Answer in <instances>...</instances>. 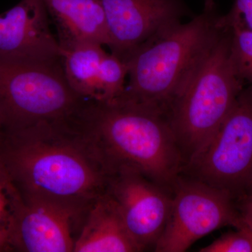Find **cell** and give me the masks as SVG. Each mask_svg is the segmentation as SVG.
Masks as SVG:
<instances>
[{"instance_id": "obj_11", "label": "cell", "mask_w": 252, "mask_h": 252, "mask_svg": "<svg viewBox=\"0 0 252 252\" xmlns=\"http://www.w3.org/2000/svg\"><path fill=\"white\" fill-rule=\"evenodd\" d=\"M42 0H21L0 15V58L38 63L62 61Z\"/></svg>"}, {"instance_id": "obj_6", "label": "cell", "mask_w": 252, "mask_h": 252, "mask_svg": "<svg viewBox=\"0 0 252 252\" xmlns=\"http://www.w3.org/2000/svg\"><path fill=\"white\" fill-rule=\"evenodd\" d=\"M189 177L246 195L252 184V90L244 88L228 117L203 150L184 167Z\"/></svg>"}, {"instance_id": "obj_20", "label": "cell", "mask_w": 252, "mask_h": 252, "mask_svg": "<svg viewBox=\"0 0 252 252\" xmlns=\"http://www.w3.org/2000/svg\"><path fill=\"white\" fill-rule=\"evenodd\" d=\"M205 2V11H212V10L216 9V5H215V0H204Z\"/></svg>"}, {"instance_id": "obj_9", "label": "cell", "mask_w": 252, "mask_h": 252, "mask_svg": "<svg viewBox=\"0 0 252 252\" xmlns=\"http://www.w3.org/2000/svg\"><path fill=\"white\" fill-rule=\"evenodd\" d=\"M105 15L111 53L124 61L137 47L182 23L183 0H97Z\"/></svg>"}, {"instance_id": "obj_3", "label": "cell", "mask_w": 252, "mask_h": 252, "mask_svg": "<svg viewBox=\"0 0 252 252\" xmlns=\"http://www.w3.org/2000/svg\"><path fill=\"white\" fill-rule=\"evenodd\" d=\"M216 9L180 23L134 50L125 60L129 81L119 100L167 115L172 104L223 31Z\"/></svg>"}, {"instance_id": "obj_2", "label": "cell", "mask_w": 252, "mask_h": 252, "mask_svg": "<svg viewBox=\"0 0 252 252\" xmlns=\"http://www.w3.org/2000/svg\"><path fill=\"white\" fill-rule=\"evenodd\" d=\"M77 122L111 175L132 170L172 191L185 163L165 114L117 99L89 101Z\"/></svg>"}, {"instance_id": "obj_22", "label": "cell", "mask_w": 252, "mask_h": 252, "mask_svg": "<svg viewBox=\"0 0 252 252\" xmlns=\"http://www.w3.org/2000/svg\"><path fill=\"white\" fill-rule=\"evenodd\" d=\"M1 130H2V126H1V119H0V133H1Z\"/></svg>"}, {"instance_id": "obj_21", "label": "cell", "mask_w": 252, "mask_h": 252, "mask_svg": "<svg viewBox=\"0 0 252 252\" xmlns=\"http://www.w3.org/2000/svg\"><path fill=\"white\" fill-rule=\"evenodd\" d=\"M246 195H250V196L252 197V185L250 186V189H248Z\"/></svg>"}, {"instance_id": "obj_14", "label": "cell", "mask_w": 252, "mask_h": 252, "mask_svg": "<svg viewBox=\"0 0 252 252\" xmlns=\"http://www.w3.org/2000/svg\"><path fill=\"white\" fill-rule=\"evenodd\" d=\"M106 51L102 46L82 44L64 51L63 70L68 84L86 100L99 102L102 62Z\"/></svg>"}, {"instance_id": "obj_16", "label": "cell", "mask_w": 252, "mask_h": 252, "mask_svg": "<svg viewBox=\"0 0 252 252\" xmlns=\"http://www.w3.org/2000/svg\"><path fill=\"white\" fill-rule=\"evenodd\" d=\"M230 31V53L239 77L252 90V31L240 28Z\"/></svg>"}, {"instance_id": "obj_18", "label": "cell", "mask_w": 252, "mask_h": 252, "mask_svg": "<svg viewBox=\"0 0 252 252\" xmlns=\"http://www.w3.org/2000/svg\"><path fill=\"white\" fill-rule=\"evenodd\" d=\"M220 28H240L252 31V0H235L228 14L220 16Z\"/></svg>"}, {"instance_id": "obj_15", "label": "cell", "mask_w": 252, "mask_h": 252, "mask_svg": "<svg viewBox=\"0 0 252 252\" xmlns=\"http://www.w3.org/2000/svg\"><path fill=\"white\" fill-rule=\"evenodd\" d=\"M24 200L0 162V252H13L12 240Z\"/></svg>"}, {"instance_id": "obj_1", "label": "cell", "mask_w": 252, "mask_h": 252, "mask_svg": "<svg viewBox=\"0 0 252 252\" xmlns=\"http://www.w3.org/2000/svg\"><path fill=\"white\" fill-rule=\"evenodd\" d=\"M0 162L23 199L85 214L107 193L112 177L77 119L1 131Z\"/></svg>"}, {"instance_id": "obj_13", "label": "cell", "mask_w": 252, "mask_h": 252, "mask_svg": "<svg viewBox=\"0 0 252 252\" xmlns=\"http://www.w3.org/2000/svg\"><path fill=\"white\" fill-rule=\"evenodd\" d=\"M120 212L106 193L89 209L76 239L74 252H138Z\"/></svg>"}, {"instance_id": "obj_19", "label": "cell", "mask_w": 252, "mask_h": 252, "mask_svg": "<svg viewBox=\"0 0 252 252\" xmlns=\"http://www.w3.org/2000/svg\"><path fill=\"white\" fill-rule=\"evenodd\" d=\"M240 207V216L244 223L252 229V197L245 195Z\"/></svg>"}, {"instance_id": "obj_12", "label": "cell", "mask_w": 252, "mask_h": 252, "mask_svg": "<svg viewBox=\"0 0 252 252\" xmlns=\"http://www.w3.org/2000/svg\"><path fill=\"white\" fill-rule=\"evenodd\" d=\"M63 51L87 43L108 46L105 15L97 0H42Z\"/></svg>"}, {"instance_id": "obj_4", "label": "cell", "mask_w": 252, "mask_h": 252, "mask_svg": "<svg viewBox=\"0 0 252 252\" xmlns=\"http://www.w3.org/2000/svg\"><path fill=\"white\" fill-rule=\"evenodd\" d=\"M245 85L232 61L230 30L223 28L167 113L184 167L216 134Z\"/></svg>"}, {"instance_id": "obj_10", "label": "cell", "mask_w": 252, "mask_h": 252, "mask_svg": "<svg viewBox=\"0 0 252 252\" xmlns=\"http://www.w3.org/2000/svg\"><path fill=\"white\" fill-rule=\"evenodd\" d=\"M12 240L13 252H74L86 214L61 204L23 199Z\"/></svg>"}, {"instance_id": "obj_5", "label": "cell", "mask_w": 252, "mask_h": 252, "mask_svg": "<svg viewBox=\"0 0 252 252\" xmlns=\"http://www.w3.org/2000/svg\"><path fill=\"white\" fill-rule=\"evenodd\" d=\"M88 101L68 84L62 61L38 63L0 58L1 131L72 122Z\"/></svg>"}, {"instance_id": "obj_17", "label": "cell", "mask_w": 252, "mask_h": 252, "mask_svg": "<svg viewBox=\"0 0 252 252\" xmlns=\"http://www.w3.org/2000/svg\"><path fill=\"white\" fill-rule=\"evenodd\" d=\"M200 252H252V229L245 223L236 231L222 235Z\"/></svg>"}, {"instance_id": "obj_7", "label": "cell", "mask_w": 252, "mask_h": 252, "mask_svg": "<svg viewBox=\"0 0 252 252\" xmlns=\"http://www.w3.org/2000/svg\"><path fill=\"white\" fill-rule=\"evenodd\" d=\"M172 192L170 217L155 252H186L197 240L221 227L244 224L235 198L225 190L180 175Z\"/></svg>"}, {"instance_id": "obj_8", "label": "cell", "mask_w": 252, "mask_h": 252, "mask_svg": "<svg viewBox=\"0 0 252 252\" xmlns=\"http://www.w3.org/2000/svg\"><path fill=\"white\" fill-rule=\"evenodd\" d=\"M170 190L132 170L114 174L107 193L118 207L129 234L140 252L154 249L171 212Z\"/></svg>"}]
</instances>
